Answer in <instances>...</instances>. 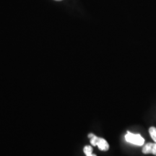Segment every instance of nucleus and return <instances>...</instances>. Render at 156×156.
I'll return each mask as SVG.
<instances>
[{
  "label": "nucleus",
  "instance_id": "f257e3e1",
  "mask_svg": "<svg viewBox=\"0 0 156 156\" xmlns=\"http://www.w3.org/2000/svg\"><path fill=\"white\" fill-rule=\"evenodd\" d=\"M88 137L90 139V143L93 146H98L100 151H107L109 149V145L103 138L98 137L93 134H89Z\"/></svg>",
  "mask_w": 156,
  "mask_h": 156
},
{
  "label": "nucleus",
  "instance_id": "f03ea898",
  "mask_svg": "<svg viewBox=\"0 0 156 156\" xmlns=\"http://www.w3.org/2000/svg\"><path fill=\"white\" fill-rule=\"evenodd\" d=\"M126 141L134 145L142 146L145 144V139L140 134H134L130 132H126L125 135Z\"/></svg>",
  "mask_w": 156,
  "mask_h": 156
},
{
  "label": "nucleus",
  "instance_id": "7ed1b4c3",
  "mask_svg": "<svg viewBox=\"0 0 156 156\" xmlns=\"http://www.w3.org/2000/svg\"><path fill=\"white\" fill-rule=\"evenodd\" d=\"M142 153L144 154H153L156 155V142L155 143H147L142 147Z\"/></svg>",
  "mask_w": 156,
  "mask_h": 156
},
{
  "label": "nucleus",
  "instance_id": "20e7f679",
  "mask_svg": "<svg viewBox=\"0 0 156 156\" xmlns=\"http://www.w3.org/2000/svg\"><path fill=\"white\" fill-rule=\"evenodd\" d=\"M149 133L151 134L152 139L154 140V142H156V128L154 126H152L149 129Z\"/></svg>",
  "mask_w": 156,
  "mask_h": 156
},
{
  "label": "nucleus",
  "instance_id": "39448f33",
  "mask_svg": "<svg viewBox=\"0 0 156 156\" xmlns=\"http://www.w3.org/2000/svg\"><path fill=\"white\" fill-rule=\"evenodd\" d=\"M83 151L85 155H87V154L88 153H93V147H91V146H85V147H84Z\"/></svg>",
  "mask_w": 156,
  "mask_h": 156
},
{
  "label": "nucleus",
  "instance_id": "423d86ee",
  "mask_svg": "<svg viewBox=\"0 0 156 156\" xmlns=\"http://www.w3.org/2000/svg\"><path fill=\"white\" fill-rule=\"evenodd\" d=\"M86 156H97V155H95V154H93V153H88V154H87Z\"/></svg>",
  "mask_w": 156,
  "mask_h": 156
},
{
  "label": "nucleus",
  "instance_id": "0eeeda50",
  "mask_svg": "<svg viewBox=\"0 0 156 156\" xmlns=\"http://www.w3.org/2000/svg\"><path fill=\"white\" fill-rule=\"evenodd\" d=\"M56 1H61V0H56Z\"/></svg>",
  "mask_w": 156,
  "mask_h": 156
}]
</instances>
